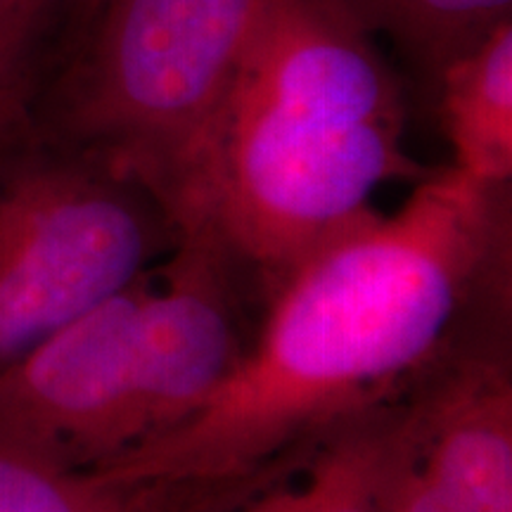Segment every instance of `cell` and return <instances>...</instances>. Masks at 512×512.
<instances>
[{"instance_id": "1", "label": "cell", "mask_w": 512, "mask_h": 512, "mask_svg": "<svg viewBox=\"0 0 512 512\" xmlns=\"http://www.w3.org/2000/svg\"><path fill=\"white\" fill-rule=\"evenodd\" d=\"M510 252V185L430 171L399 209H368L285 275L200 411L93 475L240 496L335 422L401 399L453 351L508 330Z\"/></svg>"}, {"instance_id": "2", "label": "cell", "mask_w": 512, "mask_h": 512, "mask_svg": "<svg viewBox=\"0 0 512 512\" xmlns=\"http://www.w3.org/2000/svg\"><path fill=\"white\" fill-rule=\"evenodd\" d=\"M425 174L375 38L332 0H271L211 126L181 235L207 228L266 304L382 185Z\"/></svg>"}, {"instance_id": "3", "label": "cell", "mask_w": 512, "mask_h": 512, "mask_svg": "<svg viewBox=\"0 0 512 512\" xmlns=\"http://www.w3.org/2000/svg\"><path fill=\"white\" fill-rule=\"evenodd\" d=\"M252 278L195 228L0 373V439L100 472L192 418L256 332Z\"/></svg>"}, {"instance_id": "4", "label": "cell", "mask_w": 512, "mask_h": 512, "mask_svg": "<svg viewBox=\"0 0 512 512\" xmlns=\"http://www.w3.org/2000/svg\"><path fill=\"white\" fill-rule=\"evenodd\" d=\"M93 41L29 136L143 185L181 230L211 126L271 0H100Z\"/></svg>"}, {"instance_id": "5", "label": "cell", "mask_w": 512, "mask_h": 512, "mask_svg": "<svg viewBox=\"0 0 512 512\" xmlns=\"http://www.w3.org/2000/svg\"><path fill=\"white\" fill-rule=\"evenodd\" d=\"M0 373L155 266L181 230L155 195L36 136L0 147Z\"/></svg>"}, {"instance_id": "6", "label": "cell", "mask_w": 512, "mask_h": 512, "mask_svg": "<svg viewBox=\"0 0 512 512\" xmlns=\"http://www.w3.org/2000/svg\"><path fill=\"white\" fill-rule=\"evenodd\" d=\"M399 512H512L508 332L446 356L401 401Z\"/></svg>"}, {"instance_id": "7", "label": "cell", "mask_w": 512, "mask_h": 512, "mask_svg": "<svg viewBox=\"0 0 512 512\" xmlns=\"http://www.w3.org/2000/svg\"><path fill=\"white\" fill-rule=\"evenodd\" d=\"M403 396L335 422L292 465L209 512H399Z\"/></svg>"}, {"instance_id": "8", "label": "cell", "mask_w": 512, "mask_h": 512, "mask_svg": "<svg viewBox=\"0 0 512 512\" xmlns=\"http://www.w3.org/2000/svg\"><path fill=\"white\" fill-rule=\"evenodd\" d=\"M434 91L453 169L484 185H510L512 19L448 62Z\"/></svg>"}, {"instance_id": "9", "label": "cell", "mask_w": 512, "mask_h": 512, "mask_svg": "<svg viewBox=\"0 0 512 512\" xmlns=\"http://www.w3.org/2000/svg\"><path fill=\"white\" fill-rule=\"evenodd\" d=\"M370 36H387L437 83L448 62L512 19V0H332Z\"/></svg>"}, {"instance_id": "10", "label": "cell", "mask_w": 512, "mask_h": 512, "mask_svg": "<svg viewBox=\"0 0 512 512\" xmlns=\"http://www.w3.org/2000/svg\"><path fill=\"white\" fill-rule=\"evenodd\" d=\"M174 491L67 470L0 439V512H174Z\"/></svg>"}, {"instance_id": "11", "label": "cell", "mask_w": 512, "mask_h": 512, "mask_svg": "<svg viewBox=\"0 0 512 512\" xmlns=\"http://www.w3.org/2000/svg\"><path fill=\"white\" fill-rule=\"evenodd\" d=\"M64 0H0V147L27 136L38 60Z\"/></svg>"}]
</instances>
